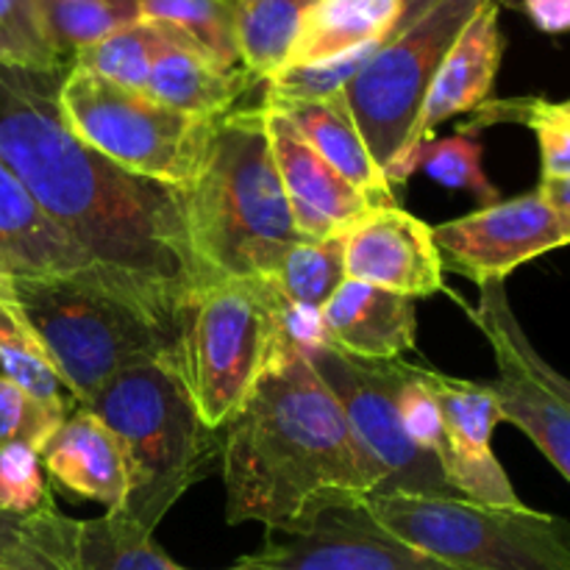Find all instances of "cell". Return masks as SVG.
<instances>
[{"label": "cell", "mask_w": 570, "mask_h": 570, "mask_svg": "<svg viewBox=\"0 0 570 570\" xmlns=\"http://www.w3.org/2000/svg\"><path fill=\"white\" fill-rule=\"evenodd\" d=\"M67 70L0 65V159L92 265L187 301L200 287L184 189L122 170L59 106Z\"/></svg>", "instance_id": "cell-1"}, {"label": "cell", "mask_w": 570, "mask_h": 570, "mask_svg": "<svg viewBox=\"0 0 570 570\" xmlns=\"http://www.w3.org/2000/svg\"><path fill=\"white\" fill-rule=\"evenodd\" d=\"M226 521L304 534L323 510L365 504V471L343 406L304 351L284 345L223 429Z\"/></svg>", "instance_id": "cell-2"}, {"label": "cell", "mask_w": 570, "mask_h": 570, "mask_svg": "<svg viewBox=\"0 0 570 570\" xmlns=\"http://www.w3.org/2000/svg\"><path fill=\"white\" fill-rule=\"evenodd\" d=\"M6 284L81 406L126 367L178 362L184 301L165 289L98 265Z\"/></svg>", "instance_id": "cell-3"}, {"label": "cell", "mask_w": 570, "mask_h": 570, "mask_svg": "<svg viewBox=\"0 0 570 570\" xmlns=\"http://www.w3.org/2000/svg\"><path fill=\"white\" fill-rule=\"evenodd\" d=\"M184 204L200 287L223 278H271L284 256L309 239L295 226L262 106L217 117Z\"/></svg>", "instance_id": "cell-4"}, {"label": "cell", "mask_w": 570, "mask_h": 570, "mask_svg": "<svg viewBox=\"0 0 570 570\" xmlns=\"http://www.w3.org/2000/svg\"><path fill=\"white\" fill-rule=\"evenodd\" d=\"M117 438L126 460L122 507L154 534L181 495L209 471L217 454L176 360L139 362L117 373L87 404Z\"/></svg>", "instance_id": "cell-5"}, {"label": "cell", "mask_w": 570, "mask_h": 570, "mask_svg": "<svg viewBox=\"0 0 570 570\" xmlns=\"http://www.w3.org/2000/svg\"><path fill=\"white\" fill-rule=\"evenodd\" d=\"M284 345L278 293L265 278H223L184 301L178 367L206 429L234 421Z\"/></svg>", "instance_id": "cell-6"}, {"label": "cell", "mask_w": 570, "mask_h": 570, "mask_svg": "<svg viewBox=\"0 0 570 570\" xmlns=\"http://www.w3.org/2000/svg\"><path fill=\"white\" fill-rule=\"evenodd\" d=\"M365 507L390 534L454 570H570V521L527 504L384 493Z\"/></svg>", "instance_id": "cell-7"}, {"label": "cell", "mask_w": 570, "mask_h": 570, "mask_svg": "<svg viewBox=\"0 0 570 570\" xmlns=\"http://www.w3.org/2000/svg\"><path fill=\"white\" fill-rule=\"evenodd\" d=\"M482 3L406 0L387 39L345 83V104L384 178L410 148L434 76Z\"/></svg>", "instance_id": "cell-8"}, {"label": "cell", "mask_w": 570, "mask_h": 570, "mask_svg": "<svg viewBox=\"0 0 570 570\" xmlns=\"http://www.w3.org/2000/svg\"><path fill=\"white\" fill-rule=\"evenodd\" d=\"M67 126L134 176L187 189L206 161L217 120H198L159 104L142 89L67 67L59 87Z\"/></svg>", "instance_id": "cell-9"}, {"label": "cell", "mask_w": 570, "mask_h": 570, "mask_svg": "<svg viewBox=\"0 0 570 570\" xmlns=\"http://www.w3.org/2000/svg\"><path fill=\"white\" fill-rule=\"evenodd\" d=\"M304 356L343 406L371 495H460L438 456L417 449L404 432L395 404L399 360L365 362L328 343L304 351Z\"/></svg>", "instance_id": "cell-10"}, {"label": "cell", "mask_w": 570, "mask_h": 570, "mask_svg": "<svg viewBox=\"0 0 570 570\" xmlns=\"http://www.w3.org/2000/svg\"><path fill=\"white\" fill-rule=\"evenodd\" d=\"M432 239L443 271L482 287L488 282H507L527 262L566 248L570 232L534 189L432 226Z\"/></svg>", "instance_id": "cell-11"}, {"label": "cell", "mask_w": 570, "mask_h": 570, "mask_svg": "<svg viewBox=\"0 0 570 570\" xmlns=\"http://www.w3.org/2000/svg\"><path fill=\"white\" fill-rule=\"evenodd\" d=\"M471 321L482 328L493 348L499 376L488 382V387L493 390L504 421L521 429L570 482V406L562 404L529 367L527 348L532 340L512 312L507 282H488L479 287V304L471 309Z\"/></svg>", "instance_id": "cell-12"}, {"label": "cell", "mask_w": 570, "mask_h": 570, "mask_svg": "<svg viewBox=\"0 0 570 570\" xmlns=\"http://www.w3.org/2000/svg\"><path fill=\"white\" fill-rule=\"evenodd\" d=\"M421 376L440 410L438 460L445 479L462 499L493 507H521L510 476L493 454V432L504 423L488 382L445 376L421 365Z\"/></svg>", "instance_id": "cell-13"}, {"label": "cell", "mask_w": 570, "mask_h": 570, "mask_svg": "<svg viewBox=\"0 0 570 570\" xmlns=\"http://www.w3.org/2000/svg\"><path fill=\"white\" fill-rule=\"evenodd\" d=\"M259 551L271 570H454L390 534L365 504L328 507L304 534H267Z\"/></svg>", "instance_id": "cell-14"}, {"label": "cell", "mask_w": 570, "mask_h": 570, "mask_svg": "<svg viewBox=\"0 0 570 570\" xmlns=\"http://www.w3.org/2000/svg\"><path fill=\"white\" fill-rule=\"evenodd\" d=\"M345 278L406 298H429L445 289V271L432 226L401 206H373L343 232Z\"/></svg>", "instance_id": "cell-15"}, {"label": "cell", "mask_w": 570, "mask_h": 570, "mask_svg": "<svg viewBox=\"0 0 570 570\" xmlns=\"http://www.w3.org/2000/svg\"><path fill=\"white\" fill-rule=\"evenodd\" d=\"M273 161L287 193L295 226L309 239L343 234L373 209L371 198L351 187L273 106L262 104Z\"/></svg>", "instance_id": "cell-16"}, {"label": "cell", "mask_w": 570, "mask_h": 570, "mask_svg": "<svg viewBox=\"0 0 570 570\" xmlns=\"http://www.w3.org/2000/svg\"><path fill=\"white\" fill-rule=\"evenodd\" d=\"M499 17V0H484L476 14H473V20L465 26V31L451 45L449 56L440 65L432 89L426 95V104H423L421 120H417L415 134H412L410 148L390 167L387 176L417 145L432 139L434 128L440 122L451 120L454 115L476 111L479 106L488 104L495 76H499L501 56H504V33H501Z\"/></svg>", "instance_id": "cell-17"}, {"label": "cell", "mask_w": 570, "mask_h": 570, "mask_svg": "<svg viewBox=\"0 0 570 570\" xmlns=\"http://www.w3.org/2000/svg\"><path fill=\"white\" fill-rule=\"evenodd\" d=\"M332 348L365 362H395L415 348V298L345 278L321 309Z\"/></svg>", "instance_id": "cell-18"}, {"label": "cell", "mask_w": 570, "mask_h": 570, "mask_svg": "<svg viewBox=\"0 0 570 570\" xmlns=\"http://www.w3.org/2000/svg\"><path fill=\"white\" fill-rule=\"evenodd\" d=\"M45 471L53 482L81 499L109 510L122 507L128 493L126 460L120 443L95 412L76 406L39 449Z\"/></svg>", "instance_id": "cell-19"}, {"label": "cell", "mask_w": 570, "mask_h": 570, "mask_svg": "<svg viewBox=\"0 0 570 570\" xmlns=\"http://www.w3.org/2000/svg\"><path fill=\"white\" fill-rule=\"evenodd\" d=\"M156 26L161 28V48L142 92L159 104L198 120H217L237 106L239 95L248 92L250 83H256L243 67L226 70L212 61L193 39L173 26Z\"/></svg>", "instance_id": "cell-20"}, {"label": "cell", "mask_w": 570, "mask_h": 570, "mask_svg": "<svg viewBox=\"0 0 570 570\" xmlns=\"http://www.w3.org/2000/svg\"><path fill=\"white\" fill-rule=\"evenodd\" d=\"M92 262L39 209L20 178L0 159V276H72Z\"/></svg>", "instance_id": "cell-21"}, {"label": "cell", "mask_w": 570, "mask_h": 570, "mask_svg": "<svg viewBox=\"0 0 570 570\" xmlns=\"http://www.w3.org/2000/svg\"><path fill=\"white\" fill-rule=\"evenodd\" d=\"M262 104L273 106L351 187L365 193L373 206H399L395 189L367 150L343 92L321 100L262 98Z\"/></svg>", "instance_id": "cell-22"}, {"label": "cell", "mask_w": 570, "mask_h": 570, "mask_svg": "<svg viewBox=\"0 0 570 570\" xmlns=\"http://www.w3.org/2000/svg\"><path fill=\"white\" fill-rule=\"evenodd\" d=\"M404 6L406 0H321L301 26L284 67L321 65L384 42Z\"/></svg>", "instance_id": "cell-23"}, {"label": "cell", "mask_w": 570, "mask_h": 570, "mask_svg": "<svg viewBox=\"0 0 570 570\" xmlns=\"http://www.w3.org/2000/svg\"><path fill=\"white\" fill-rule=\"evenodd\" d=\"M78 560L81 570H189L173 562L156 546L154 534L122 510H106L92 521H78ZM223 570H271L262 551L243 557Z\"/></svg>", "instance_id": "cell-24"}, {"label": "cell", "mask_w": 570, "mask_h": 570, "mask_svg": "<svg viewBox=\"0 0 570 570\" xmlns=\"http://www.w3.org/2000/svg\"><path fill=\"white\" fill-rule=\"evenodd\" d=\"M321 0H234L239 65L265 83L276 76L298 39L301 26Z\"/></svg>", "instance_id": "cell-25"}, {"label": "cell", "mask_w": 570, "mask_h": 570, "mask_svg": "<svg viewBox=\"0 0 570 570\" xmlns=\"http://www.w3.org/2000/svg\"><path fill=\"white\" fill-rule=\"evenodd\" d=\"M0 373L59 415L67 417L76 406H81L50 362L31 323L11 298L3 276H0Z\"/></svg>", "instance_id": "cell-26"}, {"label": "cell", "mask_w": 570, "mask_h": 570, "mask_svg": "<svg viewBox=\"0 0 570 570\" xmlns=\"http://www.w3.org/2000/svg\"><path fill=\"white\" fill-rule=\"evenodd\" d=\"M473 122L456 128V134L482 131L493 122H523L534 131L540 145V178H566L570 176V98L546 100V98H510L488 100L473 111Z\"/></svg>", "instance_id": "cell-27"}, {"label": "cell", "mask_w": 570, "mask_h": 570, "mask_svg": "<svg viewBox=\"0 0 570 570\" xmlns=\"http://www.w3.org/2000/svg\"><path fill=\"white\" fill-rule=\"evenodd\" d=\"M37 9L45 37L67 67L78 50L142 20L139 0H37Z\"/></svg>", "instance_id": "cell-28"}, {"label": "cell", "mask_w": 570, "mask_h": 570, "mask_svg": "<svg viewBox=\"0 0 570 570\" xmlns=\"http://www.w3.org/2000/svg\"><path fill=\"white\" fill-rule=\"evenodd\" d=\"M482 154V142L468 134H454L449 139H426L390 173L387 184L393 189L404 187L412 173L423 170L432 181L449 189H465L473 198H479V204L490 206L499 200V189L484 173Z\"/></svg>", "instance_id": "cell-29"}, {"label": "cell", "mask_w": 570, "mask_h": 570, "mask_svg": "<svg viewBox=\"0 0 570 570\" xmlns=\"http://www.w3.org/2000/svg\"><path fill=\"white\" fill-rule=\"evenodd\" d=\"M265 282L289 304L321 312L345 282L343 234L295 245Z\"/></svg>", "instance_id": "cell-30"}, {"label": "cell", "mask_w": 570, "mask_h": 570, "mask_svg": "<svg viewBox=\"0 0 570 570\" xmlns=\"http://www.w3.org/2000/svg\"><path fill=\"white\" fill-rule=\"evenodd\" d=\"M139 3H142V20L173 26L226 70L243 67L232 0H139Z\"/></svg>", "instance_id": "cell-31"}, {"label": "cell", "mask_w": 570, "mask_h": 570, "mask_svg": "<svg viewBox=\"0 0 570 570\" xmlns=\"http://www.w3.org/2000/svg\"><path fill=\"white\" fill-rule=\"evenodd\" d=\"M159 48L161 28L154 20H139L78 50L70 67H83L106 81L120 83V87L145 89Z\"/></svg>", "instance_id": "cell-32"}, {"label": "cell", "mask_w": 570, "mask_h": 570, "mask_svg": "<svg viewBox=\"0 0 570 570\" xmlns=\"http://www.w3.org/2000/svg\"><path fill=\"white\" fill-rule=\"evenodd\" d=\"M3 570H81L78 521L61 515L56 504L26 518Z\"/></svg>", "instance_id": "cell-33"}, {"label": "cell", "mask_w": 570, "mask_h": 570, "mask_svg": "<svg viewBox=\"0 0 570 570\" xmlns=\"http://www.w3.org/2000/svg\"><path fill=\"white\" fill-rule=\"evenodd\" d=\"M0 65L67 70L45 37L37 0H0Z\"/></svg>", "instance_id": "cell-34"}, {"label": "cell", "mask_w": 570, "mask_h": 570, "mask_svg": "<svg viewBox=\"0 0 570 570\" xmlns=\"http://www.w3.org/2000/svg\"><path fill=\"white\" fill-rule=\"evenodd\" d=\"M45 465L31 445H3L0 449V510L17 518H31L53 504Z\"/></svg>", "instance_id": "cell-35"}, {"label": "cell", "mask_w": 570, "mask_h": 570, "mask_svg": "<svg viewBox=\"0 0 570 570\" xmlns=\"http://www.w3.org/2000/svg\"><path fill=\"white\" fill-rule=\"evenodd\" d=\"M61 421L65 415L53 412L48 404L33 399L28 390L0 373V449L22 443L39 451Z\"/></svg>", "instance_id": "cell-36"}, {"label": "cell", "mask_w": 570, "mask_h": 570, "mask_svg": "<svg viewBox=\"0 0 570 570\" xmlns=\"http://www.w3.org/2000/svg\"><path fill=\"white\" fill-rule=\"evenodd\" d=\"M395 404H399L401 423L417 449L434 454L440 443V410L432 390L421 376V365L399 360V384H395ZM438 456V454H434Z\"/></svg>", "instance_id": "cell-37"}, {"label": "cell", "mask_w": 570, "mask_h": 570, "mask_svg": "<svg viewBox=\"0 0 570 570\" xmlns=\"http://www.w3.org/2000/svg\"><path fill=\"white\" fill-rule=\"evenodd\" d=\"M527 11L540 31H570V0H527Z\"/></svg>", "instance_id": "cell-38"}, {"label": "cell", "mask_w": 570, "mask_h": 570, "mask_svg": "<svg viewBox=\"0 0 570 570\" xmlns=\"http://www.w3.org/2000/svg\"><path fill=\"white\" fill-rule=\"evenodd\" d=\"M527 360H529V367H532L534 376H538L540 382H543L546 387H549L551 393L562 401V404L570 406V379L562 376L557 367H551L549 362L538 354V348H534L532 343H529V348H527Z\"/></svg>", "instance_id": "cell-39"}, {"label": "cell", "mask_w": 570, "mask_h": 570, "mask_svg": "<svg viewBox=\"0 0 570 570\" xmlns=\"http://www.w3.org/2000/svg\"><path fill=\"white\" fill-rule=\"evenodd\" d=\"M538 193L543 195L546 204L557 212L566 228L570 232V176L566 178H540Z\"/></svg>", "instance_id": "cell-40"}, {"label": "cell", "mask_w": 570, "mask_h": 570, "mask_svg": "<svg viewBox=\"0 0 570 570\" xmlns=\"http://www.w3.org/2000/svg\"><path fill=\"white\" fill-rule=\"evenodd\" d=\"M22 523H26V518L9 515V512L0 510V570H3L6 560H9V554L14 551L17 540H20Z\"/></svg>", "instance_id": "cell-41"}, {"label": "cell", "mask_w": 570, "mask_h": 570, "mask_svg": "<svg viewBox=\"0 0 570 570\" xmlns=\"http://www.w3.org/2000/svg\"><path fill=\"white\" fill-rule=\"evenodd\" d=\"M232 3H234V0H232Z\"/></svg>", "instance_id": "cell-42"}]
</instances>
